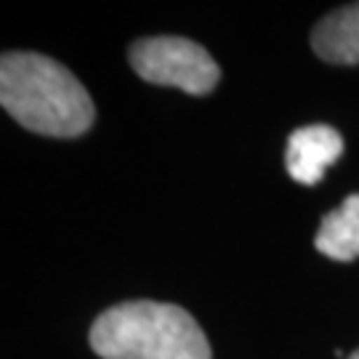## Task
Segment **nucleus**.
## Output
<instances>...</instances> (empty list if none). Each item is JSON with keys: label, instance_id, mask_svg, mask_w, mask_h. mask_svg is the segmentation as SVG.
<instances>
[{"label": "nucleus", "instance_id": "nucleus-1", "mask_svg": "<svg viewBox=\"0 0 359 359\" xmlns=\"http://www.w3.org/2000/svg\"><path fill=\"white\" fill-rule=\"evenodd\" d=\"M0 104L19 126L53 139H75L96 117L88 90L65 65L29 51L0 59Z\"/></svg>", "mask_w": 359, "mask_h": 359}, {"label": "nucleus", "instance_id": "nucleus-2", "mask_svg": "<svg viewBox=\"0 0 359 359\" xmlns=\"http://www.w3.org/2000/svg\"><path fill=\"white\" fill-rule=\"evenodd\" d=\"M90 348L102 359H210L197 320L187 309L160 301L109 306L90 327Z\"/></svg>", "mask_w": 359, "mask_h": 359}, {"label": "nucleus", "instance_id": "nucleus-3", "mask_svg": "<svg viewBox=\"0 0 359 359\" xmlns=\"http://www.w3.org/2000/svg\"><path fill=\"white\" fill-rule=\"evenodd\" d=\"M130 67L136 75L154 83L181 88L192 96H205L218 86L221 69L213 56L189 38H142L130 46Z\"/></svg>", "mask_w": 359, "mask_h": 359}, {"label": "nucleus", "instance_id": "nucleus-4", "mask_svg": "<svg viewBox=\"0 0 359 359\" xmlns=\"http://www.w3.org/2000/svg\"><path fill=\"white\" fill-rule=\"evenodd\" d=\"M344 152V139L333 126H304L290 133L285 149V168L293 181L314 187L322 181L325 170Z\"/></svg>", "mask_w": 359, "mask_h": 359}, {"label": "nucleus", "instance_id": "nucleus-5", "mask_svg": "<svg viewBox=\"0 0 359 359\" xmlns=\"http://www.w3.org/2000/svg\"><path fill=\"white\" fill-rule=\"evenodd\" d=\"M311 46L330 65H359V3L327 13L314 27Z\"/></svg>", "mask_w": 359, "mask_h": 359}, {"label": "nucleus", "instance_id": "nucleus-6", "mask_svg": "<svg viewBox=\"0 0 359 359\" xmlns=\"http://www.w3.org/2000/svg\"><path fill=\"white\" fill-rule=\"evenodd\" d=\"M314 245L333 261H354L359 256V194L346 197L338 210L322 218Z\"/></svg>", "mask_w": 359, "mask_h": 359}, {"label": "nucleus", "instance_id": "nucleus-7", "mask_svg": "<svg viewBox=\"0 0 359 359\" xmlns=\"http://www.w3.org/2000/svg\"><path fill=\"white\" fill-rule=\"evenodd\" d=\"M348 359H359V351H354V354H351Z\"/></svg>", "mask_w": 359, "mask_h": 359}]
</instances>
